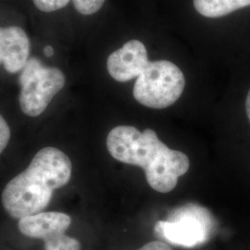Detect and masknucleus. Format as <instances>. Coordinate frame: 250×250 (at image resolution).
Wrapping results in <instances>:
<instances>
[{
    "label": "nucleus",
    "instance_id": "1",
    "mask_svg": "<svg viewBox=\"0 0 250 250\" xmlns=\"http://www.w3.org/2000/svg\"><path fill=\"white\" fill-rule=\"evenodd\" d=\"M107 148L117 161L143 168L148 185L160 193L172 191L190 166L185 153L169 148L151 129L141 133L133 126H117L107 134Z\"/></svg>",
    "mask_w": 250,
    "mask_h": 250
},
{
    "label": "nucleus",
    "instance_id": "2",
    "mask_svg": "<svg viewBox=\"0 0 250 250\" xmlns=\"http://www.w3.org/2000/svg\"><path fill=\"white\" fill-rule=\"evenodd\" d=\"M72 161L64 152L46 146L36 153L26 170L11 179L4 188L1 202L13 219L42 212L56 189L72 177Z\"/></svg>",
    "mask_w": 250,
    "mask_h": 250
},
{
    "label": "nucleus",
    "instance_id": "3",
    "mask_svg": "<svg viewBox=\"0 0 250 250\" xmlns=\"http://www.w3.org/2000/svg\"><path fill=\"white\" fill-rule=\"evenodd\" d=\"M185 86V75L174 63L148 62L135 81L134 97L145 107L161 109L174 104Z\"/></svg>",
    "mask_w": 250,
    "mask_h": 250
},
{
    "label": "nucleus",
    "instance_id": "4",
    "mask_svg": "<svg viewBox=\"0 0 250 250\" xmlns=\"http://www.w3.org/2000/svg\"><path fill=\"white\" fill-rule=\"evenodd\" d=\"M215 230V220L201 206L187 204L170 211L167 220L160 221L155 232L174 246L195 248L208 241Z\"/></svg>",
    "mask_w": 250,
    "mask_h": 250
},
{
    "label": "nucleus",
    "instance_id": "5",
    "mask_svg": "<svg viewBox=\"0 0 250 250\" xmlns=\"http://www.w3.org/2000/svg\"><path fill=\"white\" fill-rule=\"evenodd\" d=\"M21 72V109L27 116H39L64 87L65 75L59 68L45 67L37 58H29Z\"/></svg>",
    "mask_w": 250,
    "mask_h": 250
},
{
    "label": "nucleus",
    "instance_id": "6",
    "mask_svg": "<svg viewBox=\"0 0 250 250\" xmlns=\"http://www.w3.org/2000/svg\"><path fill=\"white\" fill-rule=\"evenodd\" d=\"M148 62L143 43L131 40L108 56L107 72L114 80L125 83L137 77Z\"/></svg>",
    "mask_w": 250,
    "mask_h": 250
},
{
    "label": "nucleus",
    "instance_id": "7",
    "mask_svg": "<svg viewBox=\"0 0 250 250\" xmlns=\"http://www.w3.org/2000/svg\"><path fill=\"white\" fill-rule=\"evenodd\" d=\"M30 55V40L18 26L0 27V65L9 73L24 67Z\"/></svg>",
    "mask_w": 250,
    "mask_h": 250
},
{
    "label": "nucleus",
    "instance_id": "8",
    "mask_svg": "<svg viewBox=\"0 0 250 250\" xmlns=\"http://www.w3.org/2000/svg\"><path fill=\"white\" fill-rule=\"evenodd\" d=\"M72 224L71 217L63 212L48 211L28 215L20 219L18 229L29 238L45 242L64 233Z\"/></svg>",
    "mask_w": 250,
    "mask_h": 250
},
{
    "label": "nucleus",
    "instance_id": "9",
    "mask_svg": "<svg viewBox=\"0 0 250 250\" xmlns=\"http://www.w3.org/2000/svg\"><path fill=\"white\" fill-rule=\"evenodd\" d=\"M193 2L197 12L208 18L224 17L250 6V0H193Z\"/></svg>",
    "mask_w": 250,
    "mask_h": 250
},
{
    "label": "nucleus",
    "instance_id": "10",
    "mask_svg": "<svg viewBox=\"0 0 250 250\" xmlns=\"http://www.w3.org/2000/svg\"><path fill=\"white\" fill-rule=\"evenodd\" d=\"M44 243L45 250H82L80 241L67 235L65 232Z\"/></svg>",
    "mask_w": 250,
    "mask_h": 250
},
{
    "label": "nucleus",
    "instance_id": "11",
    "mask_svg": "<svg viewBox=\"0 0 250 250\" xmlns=\"http://www.w3.org/2000/svg\"><path fill=\"white\" fill-rule=\"evenodd\" d=\"M75 9L83 15H92L98 12L105 3V0H72Z\"/></svg>",
    "mask_w": 250,
    "mask_h": 250
},
{
    "label": "nucleus",
    "instance_id": "12",
    "mask_svg": "<svg viewBox=\"0 0 250 250\" xmlns=\"http://www.w3.org/2000/svg\"><path fill=\"white\" fill-rule=\"evenodd\" d=\"M37 9L44 12H53L65 8L70 0H33Z\"/></svg>",
    "mask_w": 250,
    "mask_h": 250
},
{
    "label": "nucleus",
    "instance_id": "13",
    "mask_svg": "<svg viewBox=\"0 0 250 250\" xmlns=\"http://www.w3.org/2000/svg\"><path fill=\"white\" fill-rule=\"evenodd\" d=\"M10 139V129L6 120L0 114V154L5 150Z\"/></svg>",
    "mask_w": 250,
    "mask_h": 250
},
{
    "label": "nucleus",
    "instance_id": "14",
    "mask_svg": "<svg viewBox=\"0 0 250 250\" xmlns=\"http://www.w3.org/2000/svg\"><path fill=\"white\" fill-rule=\"evenodd\" d=\"M138 250H171V249L164 242L152 241L146 244Z\"/></svg>",
    "mask_w": 250,
    "mask_h": 250
},
{
    "label": "nucleus",
    "instance_id": "15",
    "mask_svg": "<svg viewBox=\"0 0 250 250\" xmlns=\"http://www.w3.org/2000/svg\"><path fill=\"white\" fill-rule=\"evenodd\" d=\"M246 111H247V115H248L250 123V89L248 93L247 99H246Z\"/></svg>",
    "mask_w": 250,
    "mask_h": 250
},
{
    "label": "nucleus",
    "instance_id": "16",
    "mask_svg": "<svg viewBox=\"0 0 250 250\" xmlns=\"http://www.w3.org/2000/svg\"><path fill=\"white\" fill-rule=\"evenodd\" d=\"M44 52H45V55L46 57H51V56H53V47H52L51 45H46L45 47V49H44Z\"/></svg>",
    "mask_w": 250,
    "mask_h": 250
}]
</instances>
